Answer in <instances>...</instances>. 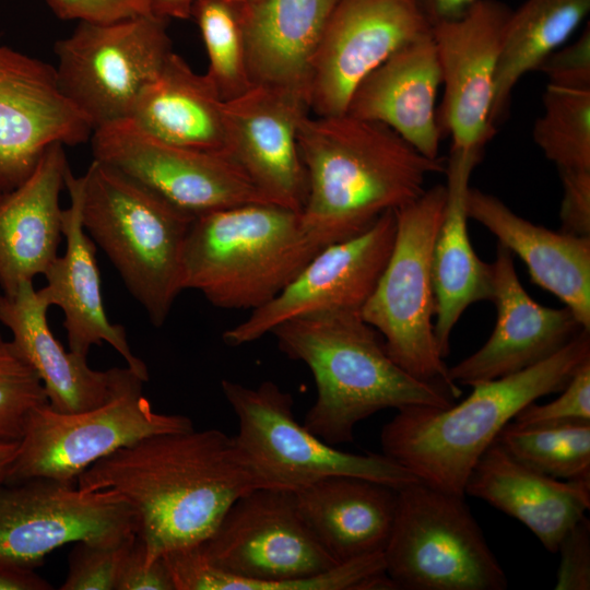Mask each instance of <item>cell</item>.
<instances>
[{
  "instance_id": "6da1fadb",
  "label": "cell",
  "mask_w": 590,
  "mask_h": 590,
  "mask_svg": "<svg viewBox=\"0 0 590 590\" xmlns=\"http://www.w3.org/2000/svg\"><path fill=\"white\" fill-rule=\"evenodd\" d=\"M76 487L111 492L129 506L152 564L199 545L235 500L269 486L234 437L216 428H191L152 435L114 451L83 471Z\"/></svg>"
},
{
  "instance_id": "7a4b0ae2",
  "label": "cell",
  "mask_w": 590,
  "mask_h": 590,
  "mask_svg": "<svg viewBox=\"0 0 590 590\" xmlns=\"http://www.w3.org/2000/svg\"><path fill=\"white\" fill-rule=\"evenodd\" d=\"M175 590H364L384 553L338 564L304 522L295 493L257 488L202 543L163 556Z\"/></svg>"
},
{
  "instance_id": "3957f363",
  "label": "cell",
  "mask_w": 590,
  "mask_h": 590,
  "mask_svg": "<svg viewBox=\"0 0 590 590\" xmlns=\"http://www.w3.org/2000/svg\"><path fill=\"white\" fill-rule=\"evenodd\" d=\"M298 146L307 176L300 221L320 248L366 231L382 213L424 191L426 177L445 173L389 127L349 114H306Z\"/></svg>"
},
{
  "instance_id": "277c9868",
  "label": "cell",
  "mask_w": 590,
  "mask_h": 590,
  "mask_svg": "<svg viewBox=\"0 0 590 590\" xmlns=\"http://www.w3.org/2000/svg\"><path fill=\"white\" fill-rule=\"evenodd\" d=\"M271 333L283 354L310 369L317 397L303 425L329 445L351 442L359 422L386 409L453 404L448 390L411 376L390 358L361 310L302 316Z\"/></svg>"
},
{
  "instance_id": "5b68a950",
  "label": "cell",
  "mask_w": 590,
  "mask_h": 590,
  "mask_svg": "<svg viewBox=\"0 0 590 590\" xmlns=\"http://www.w3.org/2000/svg\"><path fill=\"white\" fill-rule=\"evenodd\" d=\"M588 359L590 331L581 330L542 362L472 385V392L458 404L397 410L381 429L382 453L421 482L464 496L470 472L502 428L531 402L560 391Z\"/></svg>"
},
{
  "instance_id": "8992f818",
  "label": "cell",
  "mask_w": 590,
  "mask_h": 590,
  "mask_svg": "<svg viewBox=\"0 0 590 590\" xmlns=\"http://www.w3.org/2000/svg\"><path fill=\"white\" fill-rule=\"evenodd\" d=\"M300 213L269 203L196 216L181 251V287L213 306L255 310L274 298L320 250Z\"/></svg>"
},
{
  "instance_id": "52a82bcc",
  "label": "cell",
  "mask_w": 590,
  "mask_h": 590,
  "mask_svg": "<svg viewBox=\"0 0 590 590\" xmlns=\"http://www.w3.org/2000/svg\"><path fill=\"white\" fill-rule=\"evenodd\" d=\"M81 219L151 323L163 326L182 291L181 251L193 217L93 160L83 175Z\"/></svg>"
},
{
  "instance_id": "ba28073f",
  "label": "cell",
  "mask_w": 590,
  "mask_h": 590,
  "mask_svg": "<svg viewBox=\"0 0 590 590\" xmlns=\"http://www.w3.org/2000/svg\"><path fill=\"white\" fill-rule=\"evenodd\" d=\"M445 202L446 186L439 184L394 210L392 249L361 315L380 334L398 366L417 379L445 388L456 399L461 390L449 378L434 331L432 260Z\"/></svg>"
},
{
  "instance_id": "9c48e42d",
  "label": "cell",
  "mask_w": 590,
  "mask_h": 590,
  "mask_svg": "<svg viewBox=\"0 0 590 590\" xmlns=\"http://www.w3.org/2000/svg\"><path fill=\"white\" fill-rule=\"evenodd\" d=\"M386 573L404 590H504L507 577L464 496L421 481L398 489Z\"/></svg>"
},
{
  "instance_id": "30bf717a",
  "label": "cell",
  "mask_w": 590,
  "mask_h": 590,
  "mask_svg": "<svg viewBox=\"0 0 590 590\" xmlns=\"http://www.w3.org/2000/svg\"><path fill=\"white\" fill-rule=\"evenodd\" d=\"M221 388L238 421L234 438L270 488L296 492L332 475L396 489L420 481L384 453H351L324 442L297 422L291 393L271 380L250 388L223 379Z\"/></svg>"
},
{
  "instance_id": "8fae6325",
  "label": "cell",
  "mask_w": 590,
  "mask_h": 590,
  "mask_svg": "<svg viewBox=\"0 0 590 590\" xmlns=\"http://www.w3.org/2000/svg\"><path fill=\"white\" fill-rule=\"evenodd\" d=\"M144 382L127 366L110 398L96 408L62 413L45 404L34 410L4 483L48 477L74 484L88 467L125 446L193 428L187 416L155 412L143 396Z\"/></svg>"
},
{
  "instance_id": "7c38bea8",
  "label": "cell",
  "mask_w": 590,
  "mask_h": 590,
  "mask_svg": "<svg viewBox=\"0 0 590 590\" xmlns=\"http://www.w3.org/2000/svg\"><path fill=\"white\" fill-rule=\"evenodd\" d=\"M166 22L152 14L110 23L80 21L71 35L56 42L58 85L93 130L130 118L173 51Z\"/></svg>"
},
{
  "instance_id": "4fadbf2b",
  "label": "cell",
  "mask_w": 590,
  "mask_h": 590,
  "mask_svg": "<svg viewBox=\"0 0 590 590\" xmlns=\"http://www.w3.org/2000/svg\"><path fill=\"white\" fill-rule=\"evenodd\" d=\"M90 141L93 160L193 219L238 204L268 202L227 152L161 141L130 119L96 128Z\"/></svg>"
},
{
  "instance_id": "5bb4252c",
  "label": "cell",
  "mask_w": 590,
  "mask_h": 590,
  "mask_svg": "<svg viewBox=\"0 0 590 590\" xmlns=\"http://www.w3.org/2000/svg\"><path fill=\"white\" fill-rule=\"evenodd\" d=\"M137 533L133 512L111 492L33 477L0 483V562L35 568L78 541H115Z\"/></svg>"
},
{
  "instance_id": "9a60e30c",
  "label": "cell",
  "mask_w": 590,
  "mask_h": 590,
  "mask_svg": "<svg viewBox=\"0 0 590 590\" xmlns=\"http://www.w3.org/2000/svg\"><path fill=\"white\" fill-rule=\"evenodd\" d=\"M432 26L414 0H338L311 67V115L346 114L362 81Z\"/></svg>"
},
{
  "instance_id": "2e32d148",
  "label": "cell",
  "mask_w": 590,
  "mask_h": 590,
  "mask_svg": "<svg viewBox=\"0 0 590 590\" xmlns=\"http://www.w3.org/2000/svg\"><path fill=\"white\" fill-rule=\"evenodd\" d=\"M394 235L396 214L389 210L363 233L322 247L274 298L224 331L223 341L237 347L294 318L361 310L387 263Z\"/></svg>"
},
{
  "instance_id": "e0dca14e",
  "label": "cell",
  "mask_w": 590,
  "mask_h": 590,
  "mask_svg": "<svg viewBox=\"0 0 590 590\" xmlns=\"http://www.w3.org/2000/svg\"><path fill=\"white\" fill-rule=\"evenodd\" d=\"M510 11L498 0H477L461 16L432 26L444 84L437 122L441 135H451V149L482 150L495 133V75Z\"/></svg>"
},
{
  "instance_id": "ac0fdd59",
  "label": "cell",
  "mask_w": 590,
  "mask_h": 590,
  "mask_svg": "<svg viewBox=\"0 0 590 590\" xmlns=\"http://www.w3.org/2000/svg\"><path fill=\"white\" fill-rule=\"evenodd\" d=\"M92 132L55 67L0 44V197L32 174L49 145L85 143Z\"/></svg>"
},
{
  "instance_id": "d6986e66",
  "label": "cell",
  "mask_w": 590,
  "mask_h": 590,
  "mask_svg": "<svg viewBox=\"0 0 590 590\" xmlns=\"http://www.w3.org/2000/svg\"><path fill=\"white\" fill-rule=\"evenodd\" d=\"M308 113L305 97L266 85L224 102L226 152L268 202L299 213L307 176L298 127Z\"/></svg>"
},
{
  "instance_id": "ffe728a7",
  "label": "cell",
  "mask_w": 590,
  "mask_h": 590,
  "mask_svg": "<svg viewBox=\"0 0 590 590\" xmlns=\"http://www.w3.org/2000/svg\"><path fill=\"white\" fill-rule=\"evenodd\" d=\"M491 264L496 324L482 347L448 367L456 385L472 386L526 369L585 330L567 307H545L530 297L518 278L512 253L499 243Z\"/></svg>"
},
{
  "instance_id": "44dd1931",
  "label": "cell",
  "mask_w": 590,
  "mask_h": 590,
  "mask_svg": "<svg viewBox=\"0 0 590 590\" xmlns=\"http://www.w3.org/2000/svg\"><path fill=\"white\" fill-rule=\"evenodd\" d=\"M64 186L71 201L62 211L66 251L44 273L47 284L39 291L50 306H58L63 311L71 352L86 357L93 345L107 342L130 369L148 381V367L131 352L125 328L110 323L104 308L96 244L84 229L81 219L83 176L75 177L69 167Z\"/></svg>"
},
{
  "instance_id": "7402d4cb",
  "label": "cell",
  "mask_w": 590,
  "mask_h": 590,
  "mask_svg": "<svg viewBox=\"0 0 590 590\" xmlns=\"http://www.w3.org/2000/svg\"><path fill=\"white\" fill-rule=\"evenodd\" d=\"M464 494L528 527L551 553L590 507V480L559 481L511 456L496 439L470 472Z\"/></svg>"
},
{
  "instance_id": "603a6c76",
  "label": "cell",
  "mask_w": 590,
  "mask_h": 590,
  "mask_svg": "<svg viewBox=\"0 0 590 590\" xmlns=\"http://www.w3.org/2000/svg\"><path fill=\"white\" fill-rule=\"evenodd\" d=\"M439 60L428 34L399 49L355 90L346 114L382 123L429 158L439 157Z\"/></svg>"
},
{
  "instance_id": "cb8c5ba5",
  "label": "cell",
  "mask_w": 590,
  "mask_h": 590,
  "mask_svg": "<svg viewBox=\"0 0 590 590\" xmlns=\"http://www.w3.org/2000/svg\"><path fill=\"white\" fill-rule=\"evenodd\" d=\"M63 144L47 148L32 174L0 197V286L11 295L44 274L58 257L62 234L60 192L69 168Z\"/></svg>"
},
{
  "instance_id": "d4e9b609",
  "label": "cell",
  "mask_w": 590,
  "mask_h": 590,
  "mask_svg": "<svg viewBox=\"0 0 590 590\" xmlns=\"http://www.w3.org/2000/svg\"><path fill=\"white\" fill-rule=\"evenodd\" d=\"M467 214L527 266L532 281L555 295L590 331V237L553 232L512 212L497 197L468 189Z\"/></svg>"
},
{
  "instance_id": "484cf974",
  "label": "cell",
  "mask_w": 590,
  "mask_h": 590,
  "mask_svg": "<svg viewBox=\"0 0 590 590\" xmlns=\"http://www.w3.org/2000/svg\"><path fill=\"white\" fill-rule=\"evenodd\" d=\"M49 307L33 281L21 283L11 295H0V322L12 333L14 350L39 377L55 411L74 413L105 403L121 368L94 370L86 357L67 352L49 328Z\"/></svg>"
},
{
  "instance_id": "4316f807",
  "label": "cell",
  "mask_w": 590,
  "mask_h": 590,
  "mask_svg": "<svg viewBox=\"0 0 590 590\" xmlns=\"http://www.w3.org/2000/svg\"><path fill=\"white\" fill-rule=\"evenodd\" d=\"M481 155V149H451L446 164V202L432 260L436 297L434 331L444 358L450 351L451 331L465 309L476 302L494 298L492 264L475 253L467 226L469 180Z\"/></svg>"
},
{
  "instance_id": "83f0119b",
  "label": "cell",
  "mask_w": 590,
  "mask_h": 590,
  "mask_svg": "<svg viewBox=\"0 0 590 590\" xmlns=\"http://www.w3.org/2000/svg\"><path fill=\"white\" fill-rule=\"evenodd\" d=\"M294 493L304 522L338 564L384 552L398 489L363 477L332 475Z\"/></svg>"
},
{
  "instance_id": "f1b7e54d",
  "label": "cell",
  "mask_w": 590,
  "mask_h": 590,
  "mask_svg": "<svg viewBox=\"0 0 590 590\" xmlns=\"http://www.w3.org/2000/svg\"><path fill=\"white\" fill-rule=\"evenodd\" d=\"M338 0L250 2L248 63L252 85L306 98L314 59Z\"/></svg>"
},
{
  "instance_id": "f546056e",
  "label": "cell",
  "mask_w": 590,
  "mask_h": 590,
  "mask_svg": "<svg viewBox=\"0 0 590 590\" xmlns=\"http://www.w3.org/2000/svg\"><path fill=\"white\" fill-rule=\"evenodd\" d=\"M224 102L206 73L172 51L128 119L161 141L226 152Z\"/></svg>"
},
{
  "instance_id": "4dcf8cb0",
  "label": "cell",
  "mask_w": 590,
  "mask_h": 590,
  "mask_svg": "<svg viewBox=\"0 0 590 590\" xmlns=\"http://www.w3.org/2000/svg\"><path fill=\"white\" fill-rule=\"evenodd\" d=\"M590 12V0H526L507 19L495 75L491 120L506 116L511 93L528 72L573 35Z\"/></svg>"
},
{
  "instance_id": "1f68e13d",
  "label": "cell",
  "mask_w": 590,
  "mask_h": 590,
  "mask_svg": "<svg viewBox=\"0 0 590 590\" xmlns=\"http://www.w3.org/2000/svg\"><path fill=\"white\" fill-rule=\"evenodd\" d=\"M249 0H197L191 17L209 58L206 74L224 101L252 86L248 63Z\"/></svg>"
},
{
  "instance_id": "d6a6232c",
  "label": "cell",
  "mask_w": 590,
  "mask_h": 590,
  "mask_svg": "<svg viewBox=\"0 0 590 590\" xmlns=\"http://www.w3.org/2000/svg\"><path fill=\"white\" fill-rule=\"evenodd\" d=\"M496 440L516 459L556 479L590 480V421L507 423Z\"/></svg>"
},
{
  "instance_id": "836d02e7",
  "label": "cell",
  "mask_w": 590,
  "mask_h": 590,
  "mask_svg": "<svg viewBox=\"0 0 590 590\" xmlns=\"http://www.w3.org/2000/svg\"><path fill=\"white\" fill-rule=\"evenodd\" d=\"M533 140L558 169H590V90L547 84Z\"/></svg>"
},
{
  "instance_id": "e575fe53",
  "label": "cell",
  "mask_w": 590,
  "mask_h": 590,
  "mask_svg": "<svg viewBox=\"0 0 590 590\" xmlns=\"http://www.w3.org/2000/svg\"><path fill=\"white\" fill-rule=\"evenodd\" d=\"M45 404L39 377L0 333V444L20 442L32 413Z\"/></svg>"
},
{
  "instance_id": "d590c367",
  "label": "cell",
  "mask_w": 590,
  "mask_h": 590,
  "mask_svg": "<svg viewBox=\"0 0 590 590\" xmlns=\"http://www.w3.org/2000/svg\"><path fill=\"white\" fill-rule=\"evenodd\" d=\"M132 533L115 541H78L69 555L61 590H116L122 560L135 539Z\"/></svg>"
},
{
  "instance_id": "8d00e7d4",
  "label": "cell",
  "mask_w": 590,
  "mask_h": 590,
  "mask_svg": "<svg viewBox=\"0 0 590 590\" xmlns=\"http://www.w3.org/2000/svg\"><path fill=\"white\" fill-rule=\"evenodd\" d=\"M555 400L538 404L531 402L515 417L521 425H538L590 421V359L574 373Z\"/></svg>"
},
{
  "instance_id": "74e56055",
  "label": "cell",
  "mask_w": 590,
  "mask_h": 590,
  "mask_svg": "<svg viewBox=\"0 0 590 590\" xmlns=\"http://www.w3.org/2000/svg\"><path fill=\"white\" fill-rule=\"evenodd\" d=\"M548 84L569 90H590V23L577 40L550 54L539 66Z\"/></svg>"
},
{
  "instance_id": "f35d334b",
  "label": "cell",
  "mask_w": 590,
  "mask_h": 590,
  "mask_svg": "<svg viewBox=\"0 0 590 590\" xmlns=\"http://www.w3.org/2000/svg\"><path fill=\"white\" fill-rule=\"evenodd\" d=\"M557 552L560 555L556 590L590 589V521L585 516L563 536Z\"/></svg>"
},
{
  "instance_id": "ab89813d",
  "label": "cell",
  "mask_w": 590,
  "mask_h": 590,
  "mask_svg": "<svg viewBox=\"0 0 590 590\" xmlns=\"http://www.w3.org/2000/svg\"><path fill=\"white\" fill-rule=\"evenodd\" d=\"M62 20L110 23L151 14L148 0H45Z\"/></svg>"
},
{
  "instance_id": "60d3db41",
  "label": "cell",
  "mask_w": 590,
  "mask_h": 590,
  "mask_svg": "<svg viewBox=\"0 0 590 590\" xmlns=\"http://www.w3.org/2000/svg\"><path fill=\"white\" fill-rule=\"evenodd\" d=\"M563 185L560 231L590 237V169H558Z\"/></svg>"
},
{
  "instance_id": "b9f144b4",
  "label": "cell",
  "mask_w": 590,
  "mask_h": 590,
  "mask_svg": "<svg viewBox=\"0 0 590 590\" xmlns=\"http://www.w3.org/2000/svg\"><path fill=\"white\" fill-rule=\"evenodd\" d=\"M116 590H175V586L165 558L149 564L144 544L135 535L122 560Z\"/></svg>"
},
{
  "instance_id": "7bdbcfd3",
  "label": "cell",
  "mask_w": 590,
  "mask_h": 590,
  "mask_svg": "<svg viewBox=\"0 0 590 590\" xmlns=\"http://www.w3.org/2000/svg\"><path fill=\"white\" fill-rule=\"evenodd\" d=\"M52 586L34 568L0 562V590H50Z\"/></svg>"
},
{
  "instance_id": "ee69618b",
  "label": "cell",
  "mask_w": 590,
  "mask_h": 590,
  "mask_svg": "<svg viewBox=\"0 0 590 590\" xmlns=\"http://www.w3.org/2000/svg\"><path fill=\"white\" fill-rule=\"evenodd\" d=\"M477 0H414L430 26L461 16Z\"/></svg>"
},
{
  "instance_id": "f6af8a7d",
  "label": "cell",
  "mask_w": 590,
  "mask_h": 590,
  "mask_svg": "<svg viewBox=\"0 0 590 590\" xmlns=\"http://www.w3.org/2000/svg\"><path fill=\"white\" fill-rule=\"evenodd\" d=\"M197 0H148L150 13L158 19L186 20L191 17L192 7Z\"/></svg>"
},
{
  "instance_id": "bcb514c9",
  "label": "cell",
  "mask_w": 590,
  "mask_h": 590,
  "mask_svg": "<svg viewBox=\"0 0 590 590\" xmlns=\"http://www.w3.org/2000/svg\"><path fill=\"white\" fill-rule=\"evenodd\" d=\"M20 442L0 444V483H4L16 457Z\"/></svg>"
},
{
  "instance_id": "7dc6e473",
  "label": "cell",
  "mask_w": 590,
  "mask_h": 590,
  "mask_svg": "<svg viewBox=\"0 0 590 590\" xmlns=\"http://www.w3.org/2000/svg\"><path fill=\"white\" fill-rule=\"evenodd\" d=\"M249 1H250V2H255V1H257V0H249Z\"/></svg>"
}]
</instances>
